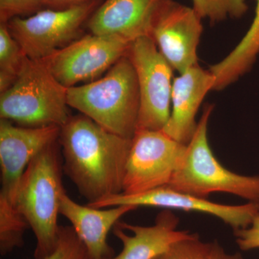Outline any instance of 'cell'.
Instances as JSON below:
<instances>
[{"label":"cell","instance_id":"6da1fadb","mask_svg":"<svg viewBox=\"0 0 259 259\" xmlns=\"http://www.w3.org/2000/svg\"><path fill=\"white\" fill-rule=\"evenodd\" d=\"M59 143L64 171L88 203L122 193L132 139L80 114L61 127Z\"/></svg>","mask_w":259,"mask_h":259},{"label":"cell","instance_id":"7a4b0ae2","mask_svg":"<svg viewBox=\"0 0 259 259\" xmlns=\"http://www.w3.org/2000/svg\"><path fill=\"white\" fill-rule=\"evenodd\" d=\"M58 126L30 127L0 121V247L10 251L23 246L29 228L16 208L20 181L32 158L44 148L59 140Z\"/></svg>","mask_w":259,"mask_h":259},{"label":"cell","instance_id":"3957f363","mask_svg":"<svg viewBox=\"0 0 259 259\" xmlns=\"http://www.w3.org/2000/svg\"><path fill=\"white\" fill-rule=\"evenodd\" d=\"M59 146L58 140L32 158L17 194L16 208L36 239L34 259L44 258L51 253L59 238L58 216L61 194L65 191Z\"/></svg>","mask_w":259,"mask_h":259},{"label":"cell","instance_id":"277c9868","mask_svg":"<svg viewBox=\"0 0 259 259\" xmlns=\"http://www.w3.org/2000/svg\"><path fill=\"white\" fill-rule=\"evenodd\" d=\"M69 107L104 128L132 139L137 130L140 93L137 75L127 55L91 82L68 88Z\"/></svg>","mask_w":259,"mask_h":259},{"label":"cell","instance_id":"5b68a950","mask_svg":"<svg viewBox=\"0 0 259 259\" xmlns=\"http://www.w3.org/2000/svg\"><path fill=\"white\" fill-rule=\"evenodd\" d=\"M67 91L44 61L25 56L15 82L0 95V117L24 127H61L71 116Z\"/></svg>","mask_w":259,"mask_h":259},{"label":"cell","instance_id":"8992f818","mask_svg":"<svg viewBox=\"0 0 259 259\" xmlns=\"http://www.w3.org/2000/svg\"><path fill=\"white\" fill-rule=\"evenodd\" d=\"M213 109L210 104L204 106L185 156L167 186L201 198L207 199L214 192H225L259 204V177L230 171L218 161L209 146L207 129Z\"/></svg>","mask_w":259,"mask_h":259},{"label":"cell","instance_id":"52a82bcc","mask_svg":"<svg viewBox=\"0 0 259 259\" xmlns=\"http://www.w3.org/2000/svg\"><path fill=\"white\" fill-rule=\"evenodd\" d=\"M101 4V0H88L65 9L49 8L7 25L27 57L42 60L82 36L83 24Z\"/></svg>","mask_w":259,"mask_h":259},{"label":"cell","instance_id":"ba28073f","mask_svg":"<svg viewBox=\"0 0 259 259\" xmlns=\"http://www.w3.org/2000/svg\"><path fill=\"white\" fill-rule=\"evenodd\" d=\"M126 55L134 65L139 83L137 130L161 131L171 114L174 69L151 37L131 42Z\"/></svg>","mask_w":259,"mask_h":259},{"label":"cell","instance_id":"9c48e42d","mask_svg":"<svg viewBox=\"0 0 259 259\" xmlns=\"http://www.w3.org/2000/svg\"><path fill=\"white\" fill-rule=\"evenodd\" d=\"M187 145L162 131L137 130L126 163L122 194H136L168 185Z\"/></svg>","mask_w":259,"mask_h":259},{"label":"cell","instance_id":"30bf717a","mask_svg":"<svg viewBox=\"0 0 259 259\" xmlns=\"http://www.w3.org/2000/svg\"><path fill=\"white\" fill-rule=\"evenodd\" d=\"M131 42L117 35L90 32L42 61L61 84L72 88L101 77L126 55Z\"/></svg>","mask_w":259,"mask_h":259},{"label":"cell","instance_id":"8fae6325","mask_svg":"<svg viewBox=\"0 0 259 259\" xmlns=\"http://www.w3.org/2000/svg\"><path fill=\"white\" fill-rule=\"evenodd\" d=\"M88 205L97 209L118 205H132L138 208L141 206L204 213L221 220L231 226L233 231L249 226L259 213V204L247 202L241 205H228L216 203L205 198L173 190L168 186L140 194H115L88 203Z\"/></svg>","mask_w":259,"mask_h":259},{"label":"cell","instance_id":"7c38bea8","mask_svg":"<svg viewBox=\"0 0 259 259\" xmlns=\"http://www.w3.org/2000/svg\"><path fill=\"white\" fill-rule=\"evenodd\" d=\"M192 8L168 0L158 14L151 38L179 74L198 65L197 48L203 26Z\"/></svg>","mask_w":259,"mask_h":259},{"label":"cell","instance_id":"4fadbf2b","mask_svg":"<svg viewBox=\"0 0 259 259\" xmlns=\"http://www.w3.org/2000/svg\"><path fill=\"white\" fill-rule=\"evenodd\" d=\"M168 0H106L88 21L90 32L117 35L132 42L151 37L158 14Z\"/></svg>","mask_w":259,"mask_h":259},{"label":"cell","instance_id":"5bb4252c","mask_svg":"<svg viewBox=\"0 0 259 259\" xmlns=\"http://www.w3.org/2000/svg\"><path fill=\"white\" fill-rule=\"evenodd\" d=\"M214 77L209 70L198 65L180 74L173 80L169 119L161 130L180 144L187 145L193 137L198 122L196 116L206 95L213 90Z\"/></svg>","mask_w":259,"mask_h":259},{"label":"cell","instance_id":"9a60e30c","mask_svg":"<svg viewBox=\"0 0 259 259\" xmlns=\"http://www.w3.org/2000/svg\"><path fill=\"white\" fill-rule=\"evenodd\" d=\"M136 209L132 205L115 206L107 209L81 205L65 190L61 194L59 213L71 223L88 250L89 259H106L114 255L113 249L107 243L109 232L121 218Z\"/></svg>","mask_w":259,"mask_h":259},{"label":"cell","instance_id":"2e32d148","mask_svg":"<svg viewBox=\"0 0 259 259\" xmlns=\"http://www.w3.org/2000/svg\"><path fill=\"white\" fill-rule=\"evenodd\" d=\"M180 220L169 209L158 214L151 226H134L119 221L113 228L122 244L118 255L106 259H154L174 243L190 238L194 233L177 230Z\"/></svg>","mask_w":259,"mask_h":259},{"label":"cell","instance_id":"e0dca14e","mask_svg":"<svg viewBox=\"0 0 259 259\" xmlns=\"http://www.w3.org/2000/svg\"><path fill=\"white\" fill-rule=\"evenodd\" d=\"M258 54L259 0H256L254 18L248 31L226 57L209 67L214 77L213 90H222L248 72Z\"/></svg>","mask_w":259,"mask_h":259},{"label":"cell","instance_id":"ac0fdd59","mask_svg":"<svg viewBox=\"0 0 259 259\" xmlns=\"http://www.w3.org/2000/svg\"><path fill=\"white\" fill-rule=\"evenodd\" d=\"M25 56L8 25L0 23V94L15 82Z\"/></svg>","mask_w":259,"mask_h":259},{"label":"cell","instance_id":"d6986e66","mask_svg":"<svg viewBox=\"0 0 259 259\" xmlns=\"http://www.w3.org/2000/svg\"><path fill=\"white\" fill-rule=\"evenodd\" d=\"M192 3L197 15L211 23L241 18L248 9L246 0H192Z\"/></svg>","mask_w":259,"mask_h":259},{"label":"cell","instance_id":"ffe728a7","mask_svg":"<svg viewBox=\"0 0 259 259\" xmlns=\"http://www.w3.org/2000/svg\"><path fill=\"white\" fill-rule=\"evenodd\" d=\"M42 259H89V256L86 247L72 227L60 226L55 248Z\"/></svg>","mask_w":259,"mask_h":259},{"label":"cell","instance_id":"44dd1931","mask_svg":"<svg viewBox=\"0 0 259 259\" xmlns=\"http://www.w3.org/2000/svg\"><path fill=\"white\" fill-rule=\"evenodd\" d=\"M206 246L198 235L194 234L172 244L154 259H199Z\"/></svg>","mask_w":259,"mask_h":259},{"label":"cell","instance_id":"7402d4cb","mask_svg":"<svg viewBox=\"0 0 259 259\" xmlns=\"http://www.w3.org/2000/svg\"><path fill=\"white\" fill-rule=\"evenodd\" d=\"M44 7L42 0H0V23L7 24L12 19L35 14Z\"/></svg>","mask_w":259,"mask_h":259},{"label":"cell","instance_id":"603a6c76","mask_svg":"<svg viewBox=\"0 0 259 259\" xmlns=\"http://www.w3.org/2000/svg\"><path fill=\"white\" fill-rule=\"evenodd\" d=\"M236 241L240 249H259V213L255 216L249 226L234 231Z\"/></svg>","mask_w":259,"mask_h":259},{"label":"cell","instance_id":"cb8c5ba5","mask_svg":"<svg viewBox=\"0 0 259 259\" xmlns=\"http://www.w3.org/2000/svg\"><path fill=\"white\" fill-rule=\"evenodd\" d=\"M199 259H244L241 253H228L217 241L206 243Z\"/></svg>","mask_w":259,"mask_h":259},{"label":"cell","instance_id":"d4e9b609","mask_svg":"<svg viewBox=\"0 0 259 259\" xmlns=\"http://www.w3.org/2000/svg\"><path fill=\"white\" fill-rule=\"evenodd\" d=\"M88 0H42L44 7L50 9L61 10L80 4Z\"/></svg>","mask_w":259,"mask_h":259}]
</instances>
